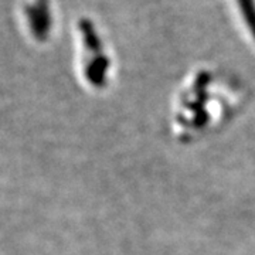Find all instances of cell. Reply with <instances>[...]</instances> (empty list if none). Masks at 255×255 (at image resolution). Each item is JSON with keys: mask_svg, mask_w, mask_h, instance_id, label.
Returning a JSON list of instances; mask_svg holds the SVG:
<instances>
[{"mask_svg": "<svg viewBox=\"0 0 255 255\" xmlns=\"http://www.w3.org/2000/svg\"><path fill=\"white\" fill-rule=\"evenodd\" d=\"M244 20L255 37V0H238Z\"/></svg>", "mask_w": 255, "mask_h": 255, "instance_id": "obj_3", "label": "cell"}, {"mask_svg": "<svg viewBox=\"0 0 255 255\" xmlns=\"http://www.w3.org/2000/svg\"><path fill=\"white\" fill-rule=\"evenodd\" d=\"M108 68V60L105 57H98L95 58L90 65V68L87 70L88 77L92 82H97L100 84L101 81H104V77H105V71Z\"/></svg>", "mask_w": 255, "mask_h": 255, "instance_id": "obj_2", "label": "cell"}, {"mask_svg": "<svg viewBox=\"0 0 255 255\" xmlns=\"http://www.w3.org/2000/svg\"><path fill=\"white\" fill-rule=\"evenodd\" d=\"M27 17L33 33L38 38H44V36H47L48 33L50 23H51L47 0H37L34 6L27 7Z\"/></svg>", "mask_w": 255, "mask_h": 255, "instance_id": "obj_1", "label": "cell"}, {"mask_svg": "<svg viewBox=\"0 0 255 255\" xmlns=\"http://www.w3.org/2000/svg\"><path fill=\"white\" fill-rule=\"evenodd\" d=\"M81 31L85 38V43L87 46L91 47L92 50H98L100 48V40L97 37V33L94 30V26L88 20H82L81 21Z\"/></svg>", "mask_w": 255, "mask_h": 255, "instance_id": "obj_4", "label": "cell"}]
</instances>
